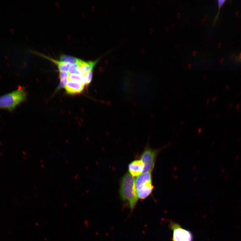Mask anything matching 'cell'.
Returning a JSON list of instances; mask_svg holds the SVG:
<instances>
[{
  "label": "cell",
  "mask_w": 241,
  "mask_h": 241,
  "mask_svg": "<svg viewBox=\"0 0 241 241\" xmlns=\"http://www.w3.org/2000/svg\"><path fill=\"white\" fill-rule=\"evenodd\" d=\"M119 193L122 201L126 203L133 211L138 201L134 177L127 173L121 181Z\"/></svg>",
  "instance_id": "6da1fadb"
},
{
  "label": "cell",
  "mask_w": 241,
  "mask_h": 241,
  "mask_svg": "<svg viewBox=\"0 0 241 241\" xmlns=\"http://www.w3.org/2000/svg\"><path fill=\"white\" fill-rule=\"evenodd\" d=\"M27 93L22 88L0 97V109L12 111L26 99Z\"/></svg>",
  "instance_id": "7a4b0ae2"
},
{
  "label": "cell",
  "mask_w": 241,
  "mask_h": 241,
  "mask_svg": "<svg viewBox=\"0 0 241 241\" xmlns=\"http://www.w3.org/2000/svg\"><path fill=\"white\" fill-rule=\"evenodd\" d=\"M160 149L146 148L142 154L141 160L144 165L143 173L152 172L155 166L156 159Z\"/></svg>",
  "instance_id": "3957f363"
},
{
  "label": "cell",
  "mask_w": 241,
  "mask_h": 241,
  "mask_svg": "<svg viewBox=\"0 0 241 241\" xmlns=\"http://www.w3.org/2000/svg\"><path fill=\"white\" fill-rule=\"evenodd\" d=\"M169 228L173 232V241H193L192 234L190 231L183 228L178 223L171 221Z\"/></svg>",
  "instance_id": "277c9868"
},
{
  "label": "cell",
  "mask_w": 241,
  "mask_h": 241,
  "mask_svg": "<svg viewBox=\"0 0 241 241\" xmlns=\"http://www.w3.org/2000/svg\"><path fill=\"white\" fill-rule=\"evenodd\" d=\"M85 85L75 80H68L65 87L66 93L69 95H74L82 92Z\"/></svg>",
  "instance_id": "5b68a950"
},
{
  "label": "cell",
  "mask_w": 241,
  "mask_h": 241,
  "mask_svg": "<svg viewBox=\"0 0 241 241\" xmlns=\"http://www.w3.org/2000/svg\"><path fill=\"white\" fill-rule=\"evenodd\" d=\"M144 165L140 160L133 161L128 166L129 173L133 177H137L143 173Z\"/></svg>",
  "instance_id": "8992f818"
},
{
  "label": "cell",
  "mask_w": 241,
  "mask_h": 241,
  "mask_svg": "<svg viewBox=\"0 0 241 241\" xmlns=\"http://www.w3.org/2000/svg\"><path fill=\"white\" fill-rule=\"evenodd\" d=\"M154 187L152 181L147 183L136 190L137 198L139 199L144 200L152 193Z\"/></svg>",
  "instance_id": "52a82bcc"
},
{
  "label": "cell",
  "mask_w": 241,
  "mask_h": 241,
  "mask_svg": "<svg viewBox=\"0 0 241 241\" xmlns=\"http://www.w3.org/2000/svg\"><path fill=\"white\" fill-rule=\"evenodd\" d=\"M152 181V172L143 173L136 177L135 180L136 189L150 181Z\"/></svg>",
  "instance_id": "ba28073f"
},
{
  "label": "cell",
  "mask_w": 241,
  "mask_h": 241,
  "mask_svg": "<svg viewBox=\"0 0 241 241\" xmlns=\"http://www.w3.org/2000/svg\"><path fill=\"white\" fill-rule=\"evenodd\" d=\"M59 61L62 62L75 64L79 63L82 60L70 56L63 54L60 56L59 57Z\"/></svg>",
  "instance_id": "9c48e42d"
},
{
  "label": "cell",
  "mask_w": 241,
  "mask_h": 241,
  "mask_svg": "<svg viewBox=\"0 0 241 241\" xmlns=\"http://www.w3.org/2000/svg\"><path fill=\"white\" fill-rule=\"evenodd\" d=\"M68 80H75L85 86V77L77 74H69Z\"/></svg>",
  "instance_id": "30bf717a"
},
{
  "label": "cell",
  "mask_w": 241,
  "mask_h": 241,
  "mask_svg": "<svg viewBox=\"0 0 241 241\" xmlns=\"http://www.w3.org/2000/svg\"><path fill=\"white\" fill-rule=\"evenodd\" d=\"M68 78H66L60 79V84H59L58 86V89H59L64 88L68 81Z\"/></svg>",
  "instance_id": "8fae6325"
},
{
  "label": "cell",
  "mask_w": 241,
  "mask_h": 241,
  "mask_svg": "<svg viewBox=\"0 0 241 241\" xmlns=\"http://www.w3.org/2000/svg\"><path fill=\"white\" fill-rule=\"evenodd\" d=\"M59 78L60 79L68 78L69 73L67 71H59Z\"/></svg>",
  "instance_id": "7c38bea8"
}]
</instances>
